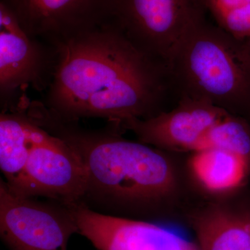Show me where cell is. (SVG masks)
<instances>
[{"mask_svg": "<svg viewBox=\"0 0 250 250\" xmlns=\"http://www.w3.org/2000/svg\"><path fill=\"white\" fill-rule=\"evenodd\" d=\"M29 35L56 45L112 20L113 0H0Z\"/></svg>", "mask_w": 250, "mask_h": 250, "instance_id": "obj_8", "label": "cell"}, {"mask_svg": "<svg viewBox=\"0 0 250 250\" xmlns=\"http://www.w3.org/2000/svg\"><path fill=\"white\" fill-rule=\"evenodd\" d=\"M54 46L55 70L41 102L62 121L100 118L120 125L152 118L179 100L170 69L113 20Z\"/></svg>", "mask_w": 250, "mask_h": 250, "instance_id": "obj_1", "label": "cell"}, {"mask_svg": "<svg viewBox=\"0 0 250 250\" xmlns=\"http://www.w3.org/2000/svg\"><path fill=\"white\" fill-rule=\"evenodd\" d=\"M215 24L239 39H250V0H201Z\"/></svg>", "mask_w": 250, "mask_h": 250, "instance_id": "obj_15", "label": "cell"}, {"mask_svg": "<svg viewBox=\"0 0 250 250\" xmlns=\"http://www.w3.org/2000/svg\"><path fill=\"white\" fill-rule=\"evenodd\" d=\"M35 124L34 146L21 183L14 191L28 197H49L65 205L82 203L86 174L80 156L62 139Z\"/></svg>", "mask_w": 250, "mask_h": 250, "instance_id": "obj_7", "label": "cell"}, {"mask_svg": "<svg viewBox=\"0 0 250 250\" xmlns=\"http://www.w3.org/2000/svg\"><path fill=\"white\" fill-rule=\"evenodd\" d=\"M31 117L80 156L86 174L82 204L96 206L104 214L146 220L167 214L182 200V174L170 154L125 139L116 123L86 129L54 116L42 105Z\"/></svg>", "mask_w": 250, "mask_h": 250, "instance_id": "obj_2", "label": "cell"}, {"mask_svg": "<svg viewBox=\"0 0 250 250\" xmlns=\"http://www.w3.org/2000/svg\"><path fill=\"white\" fill-rule=\"evenodd\" d=\"M36 124L21 109L0 117V168L12 190H17L34 143Z\"/></svg>", "mask_w": 250, "mask_h": 250, "instance_id": "obj_13", "label": "cell"}, {"mask_svg": "<svg viewBox=\"0 0 250 250\" xmlns=\"http://www.w3.org/2000/svg\"><path fill=\"white\" fill-rule=\"evenodd\" d=\"M57 64L55 46L27 34L0 1V100L4 111L12 109L21 91L45 92Z\"/></svg>", "mask_w": 250, "mask_h": 250, "instance_id": "obj_5", "label": "cell"}, {"mask_svg": "<svg viewBox=\"0 0 250 250\" xmlns=\"http://www.w3.org/2000/svg\"><path fill=\"white\" fill-rule=\"evenodd\" d=\"M206 148L222 149L250 161V123L241 117L228 115L210 129L197 151Z\"/></svg>", "mask_w": 250, "mask_h": 250, "instance_id": "obj_14", "label": "cell"}, {"mask_svg": "<svg viewBox=\"0 0 250 250\" xmlns=\"http://www.w3.org/2000/svg\"><path fill=\"white\" fill-rule=\"evenodd\" d=\"M189 222L200 250H250V205L208 204Z\"/></svg>", "mask_w": 250, "mask_h": 250, "instance_id": "obj_11", "label": "cell"}, {"mask_svg": "<svg viewBox=\"0 0 250 250\" xmlns=\"http://www.w3.org/2000/svg\"><path fill=\"white\" fill-rule=\"evenodd\" d=\"M207 13L201 0H113L112 20L138 48L169 68L188 32Z\"/></svg>", "mask_w": 250, "mask_h": 250, "instance_id": "obj_4", "label": "cell"}, {"mask_svg": "<svg viewBox=\"0 0 250 250\" xmlns=\"http://www.w3.org/2000/svg\"><path fill=\"white\" fill-rule=\"evenodd\" d=\"M0 231L13 250H67L78 229L68 206L36 201L1 179Z\"/></svg>", "mask_w": 250, "mask_h": 250, "instance_id": "obj_6", "label": "cell"}, {"mask_svg": "<svg viewBox=\"0 0 250 250\" xmlns=\"http://www.w3.org/2000/svg\"><path fill=\"white\" fill-rule=\"evenodd\" d=\"M229 114L210 104L181 97L170 110L120 126L132 131L140 142L161 150L192 153L199 149L210 129Z\"/></svg>", "mask_w": 250, "mask_h": 250, "instance_id": "obj_9", "label": "cell"}, {"mask_svg": "<svg viewBox=\"0 0 250 250\" xmlns=\"http://www.w3.org/2000/svg\"><path fill=\"white\" fill-rule=\"evenodd\" d=\"M169 69L179 98L205 102L250 123V39L206 18L188 32Z\"/></svg>", "mask_w": 250, "mask_h": 250, "instance_id": "obj_3", "label": "cell"}, {"mask_svg": "<svg viewBox=\"0 0 250 250\" xmlns=\"http://www.w3.org/2000/svg\"><path fill=\"white\" fill-rule=\"evenodd\" d=\"M188 166L197 183L213 194L236 190L245 183L250 172L248 159L215 148L192 152Z\"/></svg>", "mask_w": 250, "mask_h": 250, "instance_id": "obj_12", "label": "cell"}, {"mask_svg": "<svg viewBox=\"0 0 250 250\" xmlns=\"http://www.w3.org/2000/svg\"><path fill=\"white\" fill-rule=\"evenodd\" d=\"M69 207L78 233L99 250H200L196 243L147 220L104 214L83 204Z\"/></svg>", "mask_w": 250, "mask_h": 250, "instance_id": "obj_10", "label": "cell"}]
</instances>
